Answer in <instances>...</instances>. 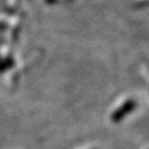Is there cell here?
Here are the masks:
<instances>
[{
	"label": "cell",
	"instance_id": "1",
	"mask_svg": "<svg viewBox=\"0 0 149 149\" xmlns=\"http://www.w3.org/2000/svg\"><path fill=\"white\" fill-rule=\"evenodd\" d=\"M137 107V103L135 100H127L125 103H123L117 109H115V112L112 113L111 115V120L114 124H118L124 120V118L130 113H133Z\"/></svg>",
	"mask_w": 149,
	"mask_h": 149
},
{
	"label": "cell",
	"instance_id": "2",
	"mask_svg": "<svg viewBox=\"0 0 149 149\" xmlns=\"http://www.w3.org/2000/svg\"><path fill=\"white\" fill-rule=\"evenodd\" d=\"M5 70H7V66H6L5 61H2V60L0 59V72H3Z\"/></svg>",
	"mask_w": 149,
	"mask_h": 149
}]
</instances>
